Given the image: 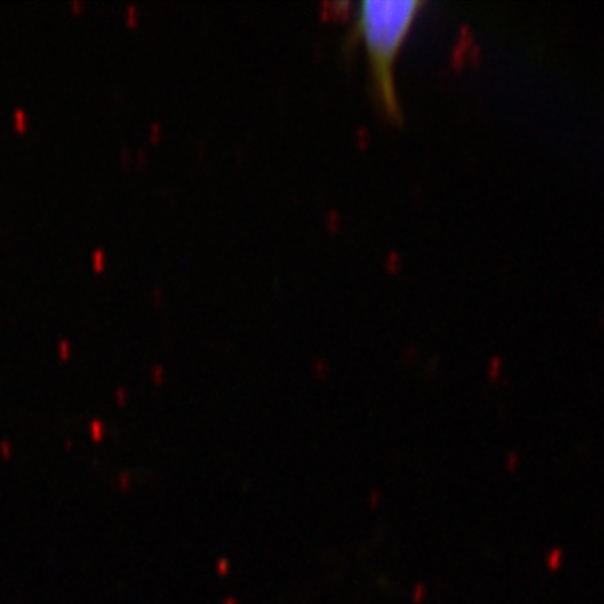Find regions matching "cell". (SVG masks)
I'll return each instance as SVG.
<instances>
[{
	"label": "cell",
	"instance_id": "1",
	"mask_svg": "<svg viewBox=\"0 0 604 604\" xmlns=\"http://www.w3.org/2000/svg\"><path fill=\"white\" fill-rule=\"evenodd\" d=\"M421 0H364L358 3L352 30L363 41L379 104L395 119L401 117L395 84V62Z\"/></svg>",
	"mask_w": 604,
	"mask_h": 604
},
{
	"label": "cell",
	"instance_id": "2",
	"mask_svg": "<svg viewBox=\"0 0 604 604\" xmlns=\"http://www.w3.org/2000/svg\"><path fill=\"white\" fill-rule=\"evenodd\" d=\"M558 558H560V551H554L551 556H549V567L558 566Z\"/></svg>",
	"mask_w": 604,
	"mask_h": 604
},
{
	"label": "cell",
	"instance_id": "3",
	"mask_svg": "<svg viewBox=\"0 0 604 604\" xmlns=\"http://www.w3.org/2000/svg\"><path fill=\"white\" fill-rule=\"evenodd\" d=\"M93 260H96V264H97V265H99V264H101V262H103V258H101V254H96V256H94V257H93Z\"/></svg>",
	"mask_w": 604,
	"mask_h": 604
}]
</instances>
